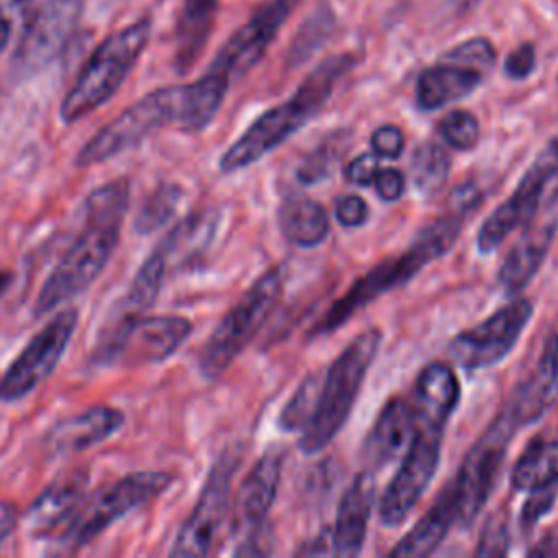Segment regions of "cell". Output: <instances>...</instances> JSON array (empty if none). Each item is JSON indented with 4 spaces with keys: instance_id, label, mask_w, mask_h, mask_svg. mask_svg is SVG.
I'll use <instances>...</instances> for the list:
<instances>
[{
    "instance_id": "42",
    "label": "cell",
    "mask_w": 558,
    "mask_h": 558,
    "mask_svg": "<svg viewBox=\"0 0 558 558\" xmlns=\"http://www.w3.org/2000/svg\"><path fill=\"white\" fill-rule=\"evenodd\" d=\"M35 0H0V52L11 39L13 24L22 20L31 9Z\"/></svg>"
},
{
    "instance_id": "16",
    "label": "cell",
    "mask_w": 558,
    "mask_h": 558,
    "mask_svg": "<svg viewBox=\"0 0 558 558\" xmlns=\"http://www.w3.org/2000/svg\"><path fill=\"white\" fill-rule=\"evenodd\" d=\"M83 0H48L26 20L20 44L11 59V76L28 78L44 70L65 46Z\"/></svg>"
},
{
    "instance_id": "43",
    "label": "cell",
    "mask_w": 558,
    "mask_h": 558,
    "mask_svg": "<svg viewBox=\"0 0 558 558\" xmlns=\"http://www.w3.org/2000/svg\"><path fill=\"white\" fill-rule=\"evenodd\" d=\"M536 65V50L532 44H521L519 48H514L506 61H504V72L508 78H527L534 72Z\"/></svg>"
},
{
    "instance_id": "22",
    "label": "cell",
    "mask_w": 558,
    "mask_h": 558,
    "mask_svg": "<svg viewBox=\"0 0 558 558\" xmlns=\"http://www.w3.org/2000/svg\"><path fill=\"white\" fill-rule=\"evenodd\" d=\"M414 432L412 405L401 397H390L379 410L375 423L371 425L364 445L362 460L368 471H377L392 462L410 442Z\"/></svg>"
},
{
    "instance_id": "28",
    "label": "cell",
    "mask_w": 558,
    "mask_h": 558,
    "mask_svg": "<svg viewBox=\"0 0 558 558\" xmlns=\"http://www.w3.org/2000/svg\"><path fill=\"white\" fill-rule=\"evenodd\" d=\"M460 401V381L456 371L445 362L427 364L416 381L412 392V410L416 414L434 416L449 421Z\"/></svg>"
},
{
    "instance_id": "5",
    "label": "cell",
    "mask_w": 558,
    "mask_h": 558,
    "mask_svg": "<svg viewBox=\"0 0 558 558\" xmlns=\"http://www.w3.org/2000/svg\"><path fill=\"white\" fill-rule=\"evenodd\" d=\"M379 347L381 331L366 329L355 336L325 371L314 414L299 436V449L305 456L320 453L347 425Z\"/></svg>"
},
{
    "instance_id": "12",
    "label": "cell",
    "mask_w": 558,
    "mask_h": 558,
    "mask_svg": "<svg viewBox=\"0 0 558 558\" xmlns=\"http://www.w3.org/2000/svg\"><path fill=\"white\" fill-rule=\"evenodd\" d=\"M238 464V449H225L211 462L198 499L174 536L170 556H207L214 551V545L229 512L231 484Z\"/></svg>"
},
{
    "instance_id": "2",
    "label": "cell",
    "mask_w": 558,
    "mask_h": 558,
    "mask_svg": "<svg viewBox=\"0 0 558 558\" xmlns=\"http://www.w3.org/2000/svg\"><path fill=\"white\" fill-rule=\"evenodd\" d=\"M131 201V181L113 179L83 201V225L41 283L33 314L44 316L85 292L111 259Z\"/></svg>"
},
{
    "instance_id": "37",
    "label": "cell",
    "mask_w": 558,
    "mask_h": 558,
    "mask_svg": "<svg viewBox=\"0 0 558 558\" xmlns=\"http://www.w3.org/2000/svg\"><path fill=\"white\" fill-rule=\"evenodd\" d=\"M558 499V486H545L538 490H532L530 497L525 499V504L521 506L519 512V530L530 536L532 530L536 527V523L551 512L554 504Z\"/></svg>"
},
{
    "instance_id": "17",
    "label": "cell",
    "mask_w": 558,
    "mask_h": 558,
    "mask_svg": "<svg viewBox=\"0 0 558 558\" xmlns=\"http://www.w3.org/2000/svg\"><path fill=\"white\" fill-rule=\"evenodd\" d=\"M296 0H270L259 7L246 24H242L218 50L209 70L225 76L229 83L242 78L266 52L277 37L281 24L290 15Z\"/></svg>"
},
{
    "instance_id": "44",
    "label": "cell",
    "mask_w": 558,
    "mask_h": 558,
    "mask_svg": "<svg viewBox=\"0 0 558 558\" xmlns=\"http://www.w3.org/2000/svg\"><path fill=\"white\" fill-rule=\"evenodd\" d=\"M373 187L381 201L386 203L399 201L405 192V174L397 168H379L375 174Z\"/></svg>"
},
{
    "instance_id": "10",
    "label": "cell",
    "mask_w": 558,
    "mask_h": 558,
    "mask_svg": "<svg viewBox=\"0 0 558 558\" xmlns=\"http://www.w3.org/2000/svg\"><path fill=\"white\" fill-rule=\"evenodd\" d=\"M414 432L405 447L403 460L388 482L379 499V521L386 527H397L405 521L412 508L421 501L427 486L434 482L440 464V447L447 421L412 412Z\"/></svg>"
},
{
    "instance_id": "41",
    "label": "cell",
    "mask_w": 558,
    "mask_h": 558,
    "mask_svg": "<svg viewBox=\"0 0 558 558\" xmlns=\"http://www.w3.org/2000/svg\"><path fill=\"white\" fill-rule=\"evenodd\" d=\"M379 170V157L368 150V153H360L357 157H353L347 168H344V179L353 185H360V187H366V185H373L375 181V174Z\"/></svg>"
},
{
    "instance_id": "35",
    "label": "cell",
    "mask_w": 558,
    "mask_h": 558,
    "mask_svg": "<svg viewBox=\"0 0 558 558\" xmlns=\"http://www.w3.org/2000/svg\"><path fill=\"white\" fill-rule=\"evenodd\" d=\"M438 135L456 150H471L480 140V122L466 109H453L438 122Z\"/></svg>"
},
{
    "instance_id": "33",
    "label": "cell",
    "mask_w": 558,
    "mask_h": 558,
    "mask_svg": "<svg viewBox=\"0 0 558 558\" xmlns=\"http://www.w3.org/2000/svg\"><path fill=\"white\" fill-rule=\"evenodd\" d=\"M349 146V135L344 131H336L331 135H327L314 150H310L299 170H296V179L303 185H314L323 179H327L336 166V161L340 159V155L347 150Z\"/></svg>"
},
{
    "instance_id": "19",
    "label": "cell",
    "mask_w": 558,
    "mask_h": 558,
    "mask_svg": "<svg viewBox=\"0 0 558 558\" xmlns=\"http://www.w3.org/2000/svg\"><path fill=\"white\" fill-rule=\"evenodd\" d=\"M558 403V333L547 336L541 355L519 386H514L504 410L514 427L538 423Z\"/></svg>"
},
{
    "instance_id": "38",
    "label": "cell",
    "mask_w": 558,
    "mask_h": 558,
    "mask_svg": "<svg viewBox=\"0 0 558 558\" xmlns=\"http://www.w3.org/2000/svg\"><path fill=\"white\" fill-rule=\"evenodd\" d=\"M510 551V532L508 523L501 514H493L480 534V543L475 547L477 556H504Z\"/></svg>"
},
{
    "instance_id": "39",
    "label": "cell",
    "mask_w": 558,
    "mask_h": 558,
    "mask_svg": "<svg viewBox=\"0 0 558 558\" xmlns=\"http://www.w3.org/2000/svg\"><path fill=\"white\" fill-rule=\"evenodd\" d=\"M371 150L379 159H399L405 150V137L399 126L381 124L371 133Z\"/></svg>"
},
{
    "instance_id": "26",
    "label": "cell",
    "mask_w": 558,
    "mask_h": 558,
    "mask_svg": "<svg viewBox=\"0 0 558 558\" xmlns=\"http://www.w3.org/2000/svg\"><path fill=\"white\" fill-rule=\"evenodd\" d=\"M277 225L283 240L299 248H316L329 235V216L325 207L305 194H290L281 201Z\"/></svg>"
},
{
    "instance_id": "24",
    "label": "cell",
    "mask_w": 558,
    "mask_h": 558,
    "mask_svg": "<svg viewBox=\"0 0 558 558\" xmlns=\"http://www.w3.org/2000/svg\"><path fill=\"white\" fill-rule=\"evenodd\" d=\"M482 81L484 72L440 59V63L421 72L414 92L416 107L423 111L440 109L473 94Z\"/></svg>"
},
{
    "instance_id": "23",
    "label": "cell",
    "mask_w": 558,
    "mask_h": 558,
    "mask_svg": "<svg viewBox=\"0 0 558 558\" xmlns=\"http://www.w3.org/2000/svg\"><path fill=\"white\" fill-rule=\"evenodd\" d=\"M87 482L89 475L85 471H72L48 484L26 510V521L31 530L37 534H50L54 530H61L85 499Z\"/></svg>"
},
{
    "instance_id": "18",
    "label": "cell",
    "mask_w": 558,
    "mask_h": 558,
    "mask_svg": "<svg viewBox=\"0 0 558 558\" xmlns=\"http://www.w3.org/2000/svg\"><path fill=\"white\" fill-rule=\"evenodd\" d=\"M283 460L286 449L281 445L268 447L240 484L235 495V519L238 527L244 532V541L257 538L266 532L264 527L277 499Z\"/></svg>"
},
{
    "instance_id": "36",
    "label": "cell",
    "mask_w": 558,
    "mask_h": 558,
    "mask_svg": "<svg viewBox=\"0 0 558 558\" xmlns=\"http://www.w3.org/2000/svg\"><path fill=\"white\" fill-rule=\"evenodd\" d=\"M495 59H497V52H495L493 44L484 37L466 39L442 54V61H453V63L480 70L484 74L495 65Z\"/></svg>"
},
{
    "instance_id": "9",
    "label": "cell",
    "mask_w": 558,
    "mask_h": 558,
    "mask_svg": "<svg viewBox=\"0 0 558 558\" xmlns=\"http://www.w3.org/2000/svg\"><path fill=\"white\" fill-rule=\"evenodd\" d=\"M192 323L177 314H122L92 355L98 366H150L172 357L190 338Z\"/></svg>"
},
{
    "instance_id": "47",
    "label": "cell",
    "mask_w": 558,
    "mask_h": 558,
    "mask_svg": "<svg viewBox=\"0 0 558 558\" xmlns=\"http://www.w3.org/2000/svg\"><path fill=\"white\" fill-rule=\"evenodd\" d=\"M480 0H456V4H458V9L462 11V9H471V7H475Z\"/></svg>"
},
{
    "instance_id": "30",
    "label": "cell",
    "mask_w": 558,
    "mask_h": 558,
    "mask_svg": "<svg viewBox=\"0 0 558 558\" xmlns=\"http://www.w3.org/2000/svg\"><path fill=\"white\" fill-rule=\"evenodd\" d=\"M510 486L519 493L558 486V438L538 436L527 442L512 466Z\"/></svg>"
},
{
    "instance_id": "27",
    "label": "cell",
    "mask_w": 558,
    "mask_h": 558,
    "mask_svg": "<svg viewBox=\"0 0 558 558\" xmlns=\"http://www.w3.org/2000/svg\"><path fill=\"white\" fill-rule=\"evenodd\" d=\"M453 523H456V497H453V486L449 484L436 497L432 508L418 519V523L405 536H401V541L390 549V556H397V558L429 556L445 541Z\"/></svg>"
},
{
    "instance_id": "46",
    "label": "cell",
    "mask_w": 558,
    "mask_h": 558,
    "mask_svg": "<svg viewBox=\"0 0 558 558\" xmlns=\"http://www.w3.org/2000/svg\"><path fill=\"white\" fill-rule=\"evenodd\" d=\"M530 556H558V527L545 534L536 545L530 547Z\"/></svg>"
},
{
    "instance_id": "13",
    "label": "cell",
    "mask_w": 558,
    "mask_h": 558,
    "mask_svg": "<svg viewBox=\"0 0 558 558\" xmlns=\"http://www.w3.org/2000/svg\"><path fill=\"white\" fill-rule=\"evenodd\" d=\"M78 325V310L63 307L37 331L0 377V403H15L37 390L61 362Z\"/></svg>"
},
{
    "instance_id": "3",
    "label": "cell",
    "mask_w": 558,
    "mask_h": 558,
    "mask_svg": "<svg viewBox=\"0 0 558 558\" xmlns=\"http://www.w3.org/2000/svg\"><path fill=\"white\" fill-rule=\"evenodd\" d=\"M453 201H456V207L442 214L440 218H436L434 222H429L427 227H423L403 253L373 266L368 272L357 277L353 286L338 301H333L329 310L318 318V323L312 329V336L333 333L357 310L366 307L371 301L379 299L381 294L405 286L425 266L442 257L456 244L466 216L482 201V194L473 185H466L456 190Z\"/></svg>"
},
{
    "instance_id": "1",
    "label": "cell",
    "mask_w": 558,
    "mask_h": 558,
    "mask_svg": "<svg viewBox=\"0 0 558 558\" xmlns=\"http://www.w3.org/2000/svg\"><path fill=\"white\" fill-rule=\"evenodd\" d=\"M229 81L211 70L185 85H168L148 92L109 124L98 129L76 153V168H92L140 146L150 133L177 126L185 133H201L216 118Z\"/></svg>"
},
{
    "instance_id": "8",
    "label": "cell",
    "mask_w": 558,
    "mask_h": 558,
    "mask_svg": "<svg viewBox=\"0 0 558 558\" xmlns=\"http://www.w3.org/2000/svg\"><path fill=\"white\" fill-rule=\"evenodd\" d=\"M174 482L168 471H137L129 473L81 501L76 512L59 530L61 551H76L94 543L105 530L129 512L161 497Z\"/></svg>"
},
{
    "instance_id": "32",
    "label": "cell",
    "mask_w": 558,
    "mask_h": 558,
    "mask_svg": "<svg viewBox=\"0 0 558 558\" xmlns=\"http://www.w3.org/2000/svg\"><path fill=\"white\" fill-rule=\"evenodd\" d=\"M183 190L174 183H161L157 185L140 205L135 218H133V229L140 235H150L157 229L166 227L172 216L177 214V207L181 205Z\"/></svg>"
},
{
    "instance_id": "40",
    "label": "cell",
    "mask_w": 558,
    "mask_h": 558,
    "mask_svg": "<svg viewBox=\"0 0 558 558\" xmlns=\"http://www.w3.org/2000/svg\"><path fill=\"white\" fill-rule=\"evenodd\" d=\"M368 214V203L357 194H347L336 201V220L347 229L366 225Z\"/></svg>"
},
{
    "instance_id": "34",
    "label": "cell",
    "mask_w": 558,
    "mask_h": 558,
    "mask_svg": "<svg viewBox=\"0 0 558 558\" xmlns=\"http://www.w3.org/2000/svg\"><path fill=\"white\" fill-rule=\"evenodd\" d=\"M320 379L323 373H310L299 388L290 395V399L286 401V405L281 408L279 416H277V427L286 434L290 432H301L316 408V399H318V390H320Z\"/></svg>"
},
{
    "instance_id": "45",
    "label": "cell",
    "mask_w": 558,
    "mask_h": 558,
    "mask_svg": "<svg viewBox=\"0 0 558 558\" xmlns=\"http://www.w3.org/2000/svg\"><path fill=\"white\" fill-rule=\"evenodd\" d=\"M17 525V512L9 501H0V547L13 534Z\"/></svg>"
},
{
    "instance_id": "21",
    "label": "cell",
    "mask_w": 558,
    "mask_h": 558,
    "mask_svg": "<svg viewBox=\"0 0 558 558\" xmlns=\"http://www.w3.org/2000/svg\"><path fill=\"white\" fill-rule=\"evenodd\" d=\"M124 425V414L111 405H92L78 414L57 421L44 436L50 453H74L111 438Z\"/></svg>"
},
{
    "instance_id": "6",
    "label": "cell",
    "mask_w": 558,
    "mask_h": 558,
    "mask_svg": "<svg viewBox=\"0 0 558 558\" xmlns=\"http://www.w3.org/2000/svg\"><path fill=\"white\" fill-rule=\"evenodd\" d=\"M150 37V22L140 20L105 37L81 68L74 85L61 100L63 124H74L109 102L126 81Z\"/></svg>"
},
{
    "instance_id": "20",
    "label": "cell",
    "mask_w": 558,
    "mask_h": 558,
    "mask_svg": "<svg viewBox=\"0 0 558 558\" xmlns=\"http://www.w3.org/2000/svg\"><path fill=\"white\" fill-rule=\"evenodd\" d=\"M375 475L373 471L357 473L344 488L336 521L331 525V554L333 556H357L366 541L368 519L375 506Z\"/></svg>"
},
{
    "instance_id": "14",
    "label": "cell",
    "mask_w": 558,
    "mask_h": 558,
    "mask_svg": "<svg viewBox=\"0 0 558 558\" xmlns=\"http://www.w3.org/2000/svg\"><path fill=\"white\" fill-rule=\"evenodd\" d=\"M534 305L530 299H512L477 325L456 333L449 342V355L466 371L490 368L499 364L519 342L532 318Z\"/></svg>"
},
{
    "instance_id": "29",
    "label": "cell",
    "mask_w": 558,
    "mask_h": 558,
    "mask_svg": "<svg viewBox=\"0 0 558 558\" xmlns=\"http://www.w3.org/2000/svg\"><path fill=\"white\" fill-rule=\"evenodd\" d=\"M218 0H183L177 20V50L174 65L177 72H187L205 48L211 33Z\"/></svg>"
},
{
    "instance_id": "25",
    "label": "cell",
    "mask_w": 558,
    "mask_h": 558,
    "mask_svg": "<svg viewBox=\"0 0 558 558\" xmlns=\"http://www.w3.org/2000/svg\"><path fill=\"white\" fill-rule=\"evenodd\" d=\"M554 231V225H543L541 229H534L527 235H523L510 248V253L506 255L497 270V286L504 294H519L536 277L551 248Z\"/></svg>"
},
{
    "instance_id": "4",
    "label": "cell",
    "mask_w": 558,
    "mask_h": 558,
    "mask_svg": "<svg viewBox=\"0 0 558 558\" xmlns=\"http://www.w3.org/2000/svg\"><path fill=\"white\" fill-rule=\"evenodd\" d=\"M351 54L331 57L316 65L288 100L255 118L246 131L222 153L218 161L220 172H240L292 137L325 107L336 83L351 70Z\"/></svg>"
},
{
    "instance_id": "15",
    "label": "cell",
    "mask_w": 558,
    "mask_h": 558,
    "mask_svg": "<svg viewBox=\"0 0 558 558\" xmlns=\"http://www.w3.org/2000/svg\"><path fill=\"white\" fill-rule=\"evenodd\" d=\"M558 174V140L547 144L536 159L527 166V170L521 174L514 192L493 209L477 231V251L482 255H488L504 244V240L517 231L519 227H525L532 216L536 214L547 183Z\"/></svg>"
},
{
    "instance_id": "11",
    "label": "cell",
    "mask_w": 558,
    "mask_h": 558,
    "mask_svg": "<svg viewBox=\"0 0 558 558\" xmlns=\"http://www.w3.org/2000/svg\"><path fill=\"white\" fill-rule=\"evenodd\" d=\"M514 432L512 418L501 408L460 462L451 486L456 497V523L462 527H471L488 501Z\"/></svg>"
},
{
    "instance_id": "7",
    "label": "cell",
    "mask_w": 558,
    "mask_h": 558,
    "mask_svg": "<svg viewBox=\"0 0 558 558\" xmlns=\"http://www.w3.org/2000/svg\"><path fill=\"white\" fill-rule=\"evenodd\" d=\"M286 279V264L268 268L220 318L198 353V371L207 381L218 379L262 329L283 294Z\"/></svg>"
},
{
    "instance_id": "31",
    "label": "cell",
    "mask_w": 558,
    "mask_h": 558,
    "mask_svg": "<svg viewBox=\"0 0 558 558\" xmlns=\"http://www.w3.org/2000/svg\"><path fill=\"white\" fill-rule=\"evenodd\" d=\"M451 172V157L438 142H423L414 148L410 159V179L412 185L423 196L438 194Z\"/></svg>"
}]
</instances>
